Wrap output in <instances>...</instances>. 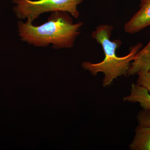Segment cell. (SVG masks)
<instances>
[{
  "instance_id": "obj_9",
  "label": "cell",
  "mask_w": 150,
  "mask_h": 150,
  "mask_svg": "<svg viewBox=\"0 0 150 150\" xmlns=\"http://www.w3.org/2000/svg\"><path fill=\"white\" fill-rule=\"evenodd\" d=\"M137 120L139 125L150 127V110H140L137 114Z\"/></svg>"
},
{
  "instance_id": "obj_2",
  "label": "cell",
  "mask_w": 150,
  "mask_h": 150,
  "mask_svg": "<svg viewBox=\"0 0 150 150\" xmlns=\"http://www.w3.org/2000/svg\"><path fill=\"white\" fill-rule=\"evenodd\" d=\"M113 28L110 25H100L91 33L93 39L102 46L105 54L103 61L96 64L88 62L82 63L83 69L93 76L100 72L104 74L102 85L104 87L109 86L118 77L127 76L131 62L143 46L142 43H138L131 48L129 54L118 57L116 50L121 47L122 42L119 40H110Z\"/></svg>"
},
{
  "instance_id": "obj_6",
  "label": "cell",
  "mask_w": 150,
  "mask_h": 150,
  "mask_svg": "<svg viewBox=\"0 0 150 150\" xmlns=\"http://www.w3.org/2000/svg\"><path fill=\"white\" fill-rule=\"evenodd\" d=\"M124 102L138 103L143 110H150V93L146 89L137 83H132L131 92L123 98Z\"/></svg>"
},
{
  "instance_id": "obj_8",
  "label": "cell",
  "mask_w": 150,
  "mask_h": 150,
  "mask_svg": "<svg viewBox=\"0 0 150 150\" xmlns=\"http://www.w3.org/2000/svg\"><path fill=\"white\" fill-rule=\"evenodd\" d=\"M137 83L146 89L150 93V71L138 75Z\"/></svg>"
},
{
  "instance_id": "obj_5",
  "label": "cell",
  "mask_w": 150,
  "mask_h": 150,
  "mask_svg": "<svg viewBox=\"0 0 150 150\" xmlns=\"http://www.w3.org/2000/svg\"><path fill=\"white\" fill-rule=\"evenodd\" d=\"M150 71V40L144 48L139 50L130 64L127 76H134Z\"/></svg>"
},
{
  "instance_id": "obj_1",
  "label": "cell",
  "mask_w": 150,
  "mask_h": 150,
  "mask_svg": "<svg viewBox=\"0 0 150 150\" xmlns=\"http://www.w3.org/2000/svg\"><path fill=\"white\" fill-rule=\"evenodd\" d=\"M83 24V22L74 24L67 12L55 11L51 12L46 22L39 26L19 21L18 32L21 40L29 45L45 47L52 44L55 49L71 48Z\"/></svg>"
},
{
  "instance_id": "obj_3",
  "label": "cell",
  "mask_w": 150,
  "mask_h": 150,
  "mask_svg": "<svg viewBox=\"0 0 150 150\" xmlns=\"http://www.w3.org/2000/svg\"><path fill=\"white\" fill-rule=\"evenodd\" d=\"M84 0H13L16 4L13 10L18 18L27 19L32 23L40 15L55 11L67 12L75 18L80 16L78 6Z\"/></svg>"
},
{
  "instance_id": "obj_4",
  "label": "cell",
  "mask_w": 150,
  "mask_h": 150,
  "mask_svg": "<svg viewBox=\"0 0 150 150\" xmlns=\"http://www.w3.org/2000/svg\"><path fill=\"white\" fill-rule=\"evenodd\" d=\"M150 26V0H140L139 9L124 25L125 32L134 34Z\"/></svg>"
},
{
  "instance_id": "obj_7",
  "label": "cell",
  "mask_w": 150,
  "mask_h": 150,
  "mask_svg": "<svg viewBox=\"0 0 150 150\" xmlns=\"http://www.w3.org/2000/svg\"><path fill=\"white\" fill-rule=\"evenodd\" d=\"M131 150H150V127L139 124L135 130L134 139L129 146Z\"/></svg>"
}]
</instances>
